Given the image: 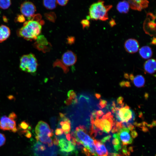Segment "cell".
<instances>
[{
    "label": "cell",
    "mask_w": 156,
    "mask_h": 156,
    "mask_svg": "<svg viewBox=\"0 0 156 156\" xmlns=\"http://www.w3.org/2000/svg\"><path fill=\"white\" fill-rule=\"evenodd\" d=\"M124 47L127 52L132 53H135L138 51L139 45L137 40L134 39L130 38L125 41Z\"/></svg>",
    "instance_id": "obj_12"
},
{
    "label": "cell",
    "mask_w": 156,
    "mask_h": 156,
    "mask_svg": "<svg viewBox=\"0 0 156 156\" xmlns=\"http://www.w3.org/2000/svg\"><path fill=\"white\" fill-rule=\"evenodd\" d=\"M142 112H140L139 113V117H142Z\"/></svg>",
    "instance_id": "obj_47"
},
{
    "label": "cell",
    "mask_w": 156,
    "mask_h": 156,
    "mask_svg": "<svg viewBox=\"0 0 156 156\" xmlns=\"http://www.w3.org/2000/svg\"><path fill=\"white\" fill-rule=\"evenodd\" d=\"M42 26L36 21L29 20L25 22L23 27L18 31L21 37L27 40H36L41 33Z\"/></svg>",
    "instance_id": "obj_2"
},
{
    "label": "cell",
    "mask_w": 156,
    "mask_h": 156,
    "mask_svg": "<svg viewBox=\"0 0 156 156\" xmlns=\"http://www.w3.org/2000/svg\"><path fill=\"white\" fill-rule=\"evenodd\" d=\"M36 7L34 4L30 1H25L21 6L20 11L24 16L30 19L36 11Z\"/></svg>",
    "instance_id": "obj_8"
},
{
    "label": "cell",
    "mask_w": 156,
    "mask_h": 156,
    "mask_svg": "<svg viewBox=\"0 0 156 156\" xmlns=\"http://www.w3.org/2000/svg\"><path fill=\"white\" fill-rule=\"evenodd\" d=\"M96 115L99 117L101 116L104 114L103 111L101 110H99L96 111Z\"/></svg>",
    "instance_id": "obj_31"
},
{
    "label": "cell",
    "mask_w": 156,
    "mask_h": 156,
    "mask_svg": "<svg viewBox=\"0 0 156 156\" xmlns=\"http://www.w3.org/2000/svg\"><path fill=\"white\" fill-rule=\"evenodd\" d=\"M110 109H111L112 112L113 114L115 113L116 112V111H115L114 108V107H113V106L111 107L110 108Z\"/></svg>",
    "instance_id": "obj_36"
},
{
    "label": "cell",
    "mask_w": 156,
    "mask_h": 156,
    "mask_svg": "<svg viewBox=\"0 0 156 156\" xmlns=\"http://www.w3.org/2000/svg\"><path fill=\"white\" fill-rule=\"evenodd\" d=\"M156 62L154 59L148 60L144 63V68L145 71L150 74L154 73L156 70Z\"/></svg>",
    "instance_id": "obj_17"
},
{
    "label": "cell",
    "mask_w": 156,
    "mask_h": 156,
    "mask_svg": "<svg viewBox=\"0 0 156 156\" xmlns=\"http://www.w3.org/2000/svg\"><path fill=\"white\" fill-rule=\"evenodd\" d=\"M129 3L131 9L141 11L148 6L149 2L147 0H130Z\"/></svg>",
    "instance_id": "obj_14"
},
{
    "label": "cell",
    "mask_w": 156,
    "mask_h": 156,
    "mask_svg": "<svg viewBox=\"0 0 156 156\" xmlns=\"http://www.w3.org/2000/svg\"><path fill=\"white\" fill-rule=\"evenodd\" d=\"M123 100V98L122 96H120L117 99V102L118 104H121L122 103V101Z\"/></svg>",
    "instance_id": "obj_30"
},
{
    "label": "cell",
    "mask_w": 156,
    "mask_h": 156,
    "mask_svg": "<svg viewBox=\"0 0 156 156\" xmlns=\"http://www.w3.org/2000/svg\"><path fill=\"white\" fill-rule=\"evenodd\" d=\"M74 134L75 142L84 147L83 151L87 156H97L96 153L94 139L88 134L84 126L80 125L76 127Z\"/></svg>",
    "instance_id": "obj_1"
},
{
    "label": "cell",
    "mask_w": 156,
    "mask_h": 156,
    "mask_svg": "<svg viewBox=\"0 0 156 156\" xmlns=\"http://www.w3.org/2000/svg\"><path fill=\"white\" fill-rule=\"evenodd\" d=\"M63 133V131L60 128H57L55 131V134L58 135H62Z\"/></svg>",
    "instance_id": "obj_28"
},
{
    "label": "cell",
    "mask_w": 156,
    "mask_h": 156,
    "mask_svg": "<svg viewBox=\"0 0 156 156\" xmlns=\"http://www.w3.org/2000/svg\"><path fill=\"white\" fill-rule=\"evenodd\" d=\"M148 97V93H145L144 94V97L145 98L147 99Z\"/></svg>",
    "instance_id": "obj_43"
},
{
    "label": "cell",
    "mask_w": 156,
    "mask_h": 156,
    "mask_svg": "<svg viewBox=\"0 0 156 156\" xmlns=\"http://www.w3.org/2000/svg\"><path fill=\"white\" fill-rule=\"evenodd\" d=\"M112 106L113 107H114V108L116 107V105L115 103V101H113L112 102Z\"/></svg>",
    "instance_id": "obj_39"
},
{
    "label": "cell",
    "mask_w": 156,
    "mask_h": 156,
    "mask_svg": "<svg viewBox=\"0 0 156 156\" xmlns=\"http://www.w3.org/2000/svg\"><path fill=\"white\" fill-rule=\"evenodd\" d=\"M11 4L10 0H0V8L3 9L8 8Z\"/></svg>",
    "instance_id": "obj_23"
},
{
    "label": "cell",
    "mask_w": 156,
    "mask_h": 156,
    "mask_svg": "<svg viewBox=\"0 0 156 156\" xmlns=\"http://www.w3.org/2000/svg\"><path fill=\"white\" fill-rule=\"evenodd\" d=\"M17 21L19 22H24L25 21V19L24 16L23 15H19L17 17Z\"/></svg>",
    "instance_id": "obj_27"
},
{
    "label": "cell",
    "mask_w": 156,
    "mask_h": 156,
    "mask_svg": "<svg viewBox=\"0 0 156 156\" xmlns=\"http://www.w3.org/2000/svg\"><path fill=\"white\" fill-rule=\"evenodd\" d=\"M6 141L5 137V135L0 133V147L3 145L5 143Z\"/></svg>",
    "instance_id": "obj_25"
},
{
    "label": "cell",
    "mask_w": 156,
    "mask_h": 156,
    "mask_svg": "<svg viewBox=\"0 0 156 156\" xmlns=\"http://www.w3.org/2000/svg\"><path fill=\"white\" fill-rule=\"evenodd\" d=\"M111 114V112H109L107 113L105 115H103L102 117V118L103 119H107L109 118Z\"/></svg>",
    "instance_id": "obj_29"
},
{
    "label": "cell",
    "mask_w": 156,
    "mask_h": 156,
    "mask_svg": "<svg viewBox=\"0 0 156 156\" xmlns=\"http://www.w3.org/2000/svg\"><path fill=\"white\" fill-rule=\"evenodd\" d=\"M95 96L96 98L97 99H99L101 97V95L99 94L96 93L95 94Z\"/></svg>",
    "instance_id": "obj_38"
},
{
    "label": "cell",
    "mask_w": 156,
    "mask_h": 156,
    "mask_svg": "<svg viewBox=\"0 0 156 156\" xmlns=\"http://www.w3.org/2000/svg\"><path fill=\"white\" fill-rule=\"evenodd\" d=\"M10 34V30L7 26L2 25L0 26V42H2L7 40Z\"/></svg>",
    "instance_id": "obj_18"
},
{
    "label": "cell",
    "mask_w": 156,
    "mask_h": 156,
    "mask_svg": "<svg viewBox=\"0 0 156 156\" xmlns=\"http://www.w3.org/2000/svg\"><path fill=\"white\" fill-rule=\"evenodd\" d=\"M115 113L117 120L122 123L131 124L135 119L133 112L129 109L121 107L116 111Z\"/></svg>",
    "instance_id": "obj_7"
},
{
    "label": "cell",
    "mask_w": 156,
    "mask_h": 156,
    "mask_svg": "<svg viewBox=\"0 0 156 156\" xmlns=\"http://www.w3.org/2000/svg\"><path fill=\"white\" fill-rule=\"evenodd\" d=\"M134 76L132 74H130L129 76V78L131 80L133 81L134 78Z\"/></svg>",
    "instance_id": "obj_37"
},
{
    "label": "cell",
    "mask_w": 156,
    "mask_h": 156,
    "mask_svg": "<svg viewBox=\"0 0 156 156\" xmlns=\"http://www.w3.org/2000/svg\"><path fill=\"white\" fill-rule=\"evenodd\" d=\"M129 130L126 127H122L117 133L119 138L123 146L131 144L133 141V138Z\"/></svg>",
    "instance_id": "obj_9"
},
{
    "label": "cell",
    "mask_w": 156,
    "mask_h": 156,
    "mask_svg": "<svg viewBox=\"0 0 156 156\" xmlns=\"http://www.w3.org/2000/svg\"><path fill=\"white\" fill-rule=\"evenodd\" d=\"M152 125L153 126H155L156 125V121L154 120L152 122Z\"/></svg>",
    "instance_id": "obj_44"
},
{
    "label": "cell",
    "mask_w": 156,
    "mask_h": 156,
    "mask_svg": "<svg viewBox=\"0 0 156 156\" xmlns=\"http://www.w3.org/2000/svg\"><path fill=\"white\" fill-rule=\"evenodd\" d=\"M37 140L48 145L49 147L53 145V141L51 137L53 135L52 131L49 125L42 121H39L35 129Z\"/></svg>",
    "instance_id": "obj_4"
},
{
    "label": "cell",
    "mask_w": 156,
    "mask_h": 156,
    "mask_svg": "<svg viewBox=\"0 0 156 156\" xmlns=\"http://www.w3.org/2000/svg\"><path fill=\"white\" fill-rule=\"evenodd\" d=\"M58 143L60 150L62 152H70L75 149V143L73 142L62 138L59 141Z\"/></svg>",
    "instance_id": "obj_11"
},
{
    "label": "cell",
    "mask_w": 156,
    "mask_h": 156,
    "mask_svg": "<svg viewBox=\"0 0 156 156\" xmlns=\"http://www.w3.org/2000/svg\"><path fill=\"white\" fill-rule=\"evenodd\" d=\"M60 115L61 117L59 123L61 127L60 128L66 135H67L69 134L71 128L70 120L68 118L66 117L64 114L61 113Z\"/></svg>",
    "instance_id": "obj_13"
},
{
    "label": "cell",
    "mask_w": 156,
    "mask_h": 156,
    "mask_svg": "<svg viewBox=\"0 0 156 156\" xmlns=\"http://www.w3.org/2000/svg\"><path fill=\"white\" fill-rule=\"evenodd\" d=\"M131 86L130 83L128 81H126L125 82V87H130Z\"/></svg>",
    "instance_id": "obj_35"
},
{
    "label": "cell",
    "mask_w": 156,
    "mask_h": 156,
    "mask_svg": "<svg viewBox=\"0 0 156 156\" xmlns=\"http://www.w3.org/2000/svg\"><path fill=\"white\" fill-rule=\"evenodd\" d=\"M95 151L97 156H108V153L106 147L101 141L94 139Z\"/></svg>",
    "instance_id": "obj_15"
},
{
    "label": "cell",
    "mask_w": 156,
    "mask_h": 156,
    "mask_svg": "<svg viewBox=\"0 0 156 156\" xmlns=\"http://www.w3.org/2000/svg\"><path fill=\"white\" fill-rule=\"evenodd\" d=\"M113 122L107 119H100L99 132L109 133L112 128Z\"/></svg>",
    "instance_id": "obj_16"
},
{
    "label": "cell",
    "mask_w": 156,
    "mask_h": 156,
    "mask_svg": "<svg viewBox=\"0 0 156 156\" xmlns=\"http://www.w3.org/2000/svg\"><path fill=\"white\" fill-rule=\"evenodd\" d=\"M110 25H111V26H113L115 24V22H114V21L113 20H112L110 21Z\"/></svg>",
    "instance_id": "obj_40"
},
{
    "label": "cell",
    "mask_w": 156,
    "mask_h": 156,
    "mask_svg": "<svg viewBox=\"0 0 156 156\" xmlns=\"http://www.w3.org/2000/svg\"><path fill=\"white\" fill-rule=\"evenodd\" d=\"M56 0H43V4L45 7L48 9L52 10L56 6Z\"/></svg>",
    "instance_id": "obj_22"
},
{
    "label": "cell",
    "mask_w": 156,
    "mask_h": 156,
    "mask_svg": "<svg viewBox=\"0 0 156 156\" xmlns=\"http://www.w3.org/2000/svg\"><path fill=\"white\" fill-rule=\"evenodd\" d=\"M124 76L125 78L129 79V75L127 73H125Z\"/></svg>",
    "instance_id": "obj_41"
},
{
    "label": "cell",
    "mask_w": 156,
    "mask_h": 156,
    "mask_svg": "<svg viewBox=\"0 0 156 156\" xmlns=\"http://www.w3.org/2000/svg\"><path fill=\"white\" fill-rule=\"evenodd\" d=\"M57 3L61 6H64L68 3L69 0H56Z\"/></svg>",
    "instance_id": "obj_26"
},
{
    "label": "cell",
    "mask_w": 156,
    "mask_h": 156,
    "mask_svg": "<svg viewBox=\"0 0 156 156\" xmlns=\"http://www.w3.org/2000/svg\"><path fill=\"white\" fill-rule=\"evenodd\" d=\"M139 52L140 56L145 59L149 58L152 55L151 49L148 46H144L141 48Z\"/></svg>",
    "instance_id": "obj_19"
},
{
    "label": "cell",
    "mask_w": 156,
    "mask_h": 156,
    "mask_svg": "<svg viewBox=\"0 0 156 156\" xmlns=\"http://www.w3.org/2000/svg\"><path fill=\"white\" fill-rule=\"evenodd\" d=\"M107 102L106 100L100 99L99 103L97 104V106L99 108L102 109L105 107L107 105Z\"/></svg>",
    "instance_id": "obj_24"
},
{
    "label": "cell",
    "mask_w": 156,
    "mask_h": 156,
    "mask_svg": "<svg viewBox=\"0 0 156 156\" xmlns=\"http://www.w3.org/2000/svg\"><path fill=\"white\" fill-rule=\"evenodd\" d=\"M131 135L132 137L133 138H135L138 135L137 133L135 130H133L131 131Z\"/></svg>",
    "instance_id": "obj_32"
},
{
    "label": "cell",
    "mask_w": 156,
    "mask_h": 156,
    "mask_svg": "<svg viewBox=\"0 0 156 156\" xmlns=\"http://www.w3.org/2000/svg\"><path fill=\"white\" fill-rule=\"evenodd\" d=\"M134 85L137 87H141L143 86L145 83V79L144 77L140 75L136 76L133 79Z\"/></svg>",
    "instance_id": "obj_21"
},
{
    "label": "cell",
    "mask_w": 156,
    "mask_h": 156,
    "mask_svg": "<svg viewBox=\"0 0 156 156\" xmlns=\"http://www.w3.org/2000/svg\"><path fill=\"white\" fill-rule=\"evenodd\" d=\"M129 3L123 1L118 3L117 5V9L120 13H126L129 11Z\"/></svg>",
    "instance_id": "obj_20"
},
{
    "label": "cell",
    "mask_w": 156,
    "mask_h": 156,
    "mask_svg": "<svg viewBox=\"0 0 156 156\" xmlns=\"http://www.w3.org/2000/svg\"><path fill=\"white\" fill-rule=\"evenodd\" d=\"M16 116L14 112L11 113L8 116H3L0 119V128L3 131H9L13 132L17 131L15 120Z\"/></svg>",
    "instance_id": "obj_6"
},
{
    "label": "cell",
    "mask_w": 156,
    "mask_h": 156,
    "mask_svg": "<svg viewBox=\"0 0 156 156\" xmlns=\"http://www.w3.org/2000/svg\"><path fill=\"white\" fill-rule=\"evenodd\" d=\"M38 66L37 59L32 53L23 55L20 58L19 67L23 71L29 73H35Z\"/></svg>",
    "instance_id": "obj_5"
},
{
    "label": "cell",
    "mask_w": 156,
    "mask_h": 156,
    "mask_svg": "<svg viewBox=\"0 0 156 156\" xmlns=\"http://www.w3.org/2000/svg\"><path fill=\"white\" fill-rule=\"evenodd\" d=\"M82 24L85 26H87L89 25V22L87 20H84L82 21Z\"/></svg>",
    "instance_id": "obj_33"
},
{
    "label": "cell",
    "mask_w": 156,
    "mask_h": 156,
    "mask_svg": "<svg viewBox=\"0 0 156 156\" xmlns=\"http://www.w3.org/2000/svg\"><path fill=\"white\" fill-rule=\"evenodd\" d=\"M124 105V103H122L120 104L119 105V107H123Z\"/></svg>",
    "instance_id": "obj_45"
},
{
    "label": "cell",
    "mask_w": 156,
    "mask_h": 156,
    "mask_svg": "<svg viewBox=\"0 0 156 156\" xmlns=\"http://www.w3.org/2000/svg\"><path fill=\"white\" fill-rule=\"evenodd\" d=\"M112 7V5H104L103 1L99 0L90 7L89 17L93 20L106 21L108 19V12Z\"/></svg>",
    "instance_id": "obj_3"
},
{
    "label": "cell",
    "mask_w": 156,
    "mask_h": 156,
    "mask_svg": "<svg viewBox=\"0 0 156 156\" xmlns=\"http://www.w3.org/2000/svg\"><path fill=\"white\" fill-rule=\"evenodd\" d=\"M3 19L4 21L5 22H7V19L6 18L5 16H3Z\"/></svg>",
    "instance_id": "obj_46"
},
{
    "label": "cell",
    "mask_w": 156,
    "mask_h": 156,
    "mask_svg": "<svg viewBox=\"0 0 156 156\" xmlns=\"http://www.w3.org/2000/svg\"><path fill=\"white\" fill-rule=\"evenodd\" d=\"M125 81H121L119 83V85L121 87H125Z\"/></svg>",
    "instance_id": "obj_34"
},
{
    "label": "cell",
    "mask_w": 156,
    "mask_h": 156,
    "mask_svg": "<svg viewBox=\"0 0 156 156\" xmlns=\"http://www.w3.org/2000/svg\"><path fill=\"white\" fill-rule=\"evenodd\" d=\"M77 57L75 54L70 51H68L63 55L62 61L63 63L66 66L73 65L77 61Z\"/></svg>",
    "instance_id": "obj_10"
},
{
    "label": "cell",
    "mask_w": 156,
    "mask_h": 156,
    "mask_svg": "<svg viewBox=\"0 0 156 156\" xmlns=\"http://www.w3.org/2000/svg\"><path fill=\"white\" fill-rule=\"evenodd\" d=\"M156 43V38H153L151 42V43L153 44H155Z\"/></svg>",
    "instance_id": "obj_42"
}]
</instances>
